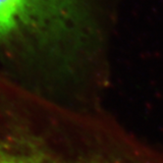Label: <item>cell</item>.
<instances>
[{
	"label": "cell",
	"mask_w": 163,
	"mask_h": 163,
	"mask_svg": "<svg viewBox=\"0 0 163 163\" xmlns=\"http://www.w3.org/2000/svg\"><path fill=\"white\" fill-rule=\"evenodd\" d=\"M0 163H155L95 106L68 102L0 70Z\"/></svg>",
	"instance_id": "6da1fadb"
},
{
	"label": "cell",
	"mask_w": 163,
	"mask_h": 163,
	"mask_svg": "<svg viewBox=\"0 0 163 163\" xmlns=\"http://www.w3.org/2000/svg\"><path fill=\"white\" fill-rule=\"evenodd\" d=\"M98 0H0V58L20 81L78 91L92 104L98 81ZM51 89V86H50ZM51 95V89H50Z\"/></svg>",
	"instance_id": "7a4b0ae2"
}]
</instances>
